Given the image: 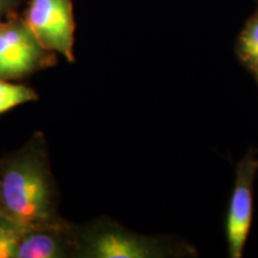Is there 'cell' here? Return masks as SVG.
<instances>
[{
	"mask_svg": "<svg viewBox=\"0 0 258 258\" xmlns=\"http://www.w3.org/2000/svg\"><path fill=\"white\" fill-rule=\"evenodd\" d=\"M24 228L0 213V258H16Z\"/></svg>",
	"mask_w": 258,
	"mask_h": 258,
	"instance_id": "obj_9",
	"label": "cell"
},
{
	"mask_svg": "<svg viewBox=\"0 0 258 258\" xmlns=\"http://www.w3.org/2000/svg\"><path fill=\"white\" fill-rule=\"evenodd\" d=\"M59 205L47 139L36 132L23 147L0 158V213L29 230L64 221Z\"/></svg>",
	"mask_w": 258,
	"mask_h": 258,
	"instance_id": "obj_1",
	"label": "cell"
},
{
	"mask_svg": "<svg viewBox=\"0 0 258 258\" xmlns=\"http://www.w3.org/2000/svg\"><path fill=\"white\" fill-rule=\"evenodd\" d=\"M19 0H0V22L11 12L16 11Z\"/></svg>",
	"mask_w": 258,
	"mask_h": 258,
	"instance_id": "obj_10",
	"label": "cell"
},
{
	"mask_svg": "<svg viewBox=\"0 0 258 258\" xmlns=\"http://www.w3.org/2000/svg\"><path fill=\"white\" fill-rule=\"evenodd\" d=\"M0 211H2V206H0Z\"/></svg>",
	"mask_w": 258,
	"mask_h": 258,
	"instance_id": "obj_11",
	"label": "cell"
},
{
	"mask_svg": "<svg viewBox=\"0 0 258 258\" xmlns=\"http://www.w3.org/2000/svg\"><path fill=\"white\" fill-rule=\"evenodd\" d=\"M37 99L38 95L31 88L0 79V115L12 110L16 106Z\"/></svg>",
	"mask_w": 258,
	"mask_h": 258,
	"instance_id": "obj_8",
	"label": "cell"
},
{
	"mask_svg": "<svg viewBox=\"0 0 258 258\" xmlns=\"http://www.w3.org/2000/svg\"><path fill=\"white\" fill-rule=\"evenodd\" d=\"M258 172V158L252 151L241 159L235 170V180L226 217L228 256L241 258L252 224L253 185Z\"/></svg>",
	"mask_w": 258,
	"mask_h": 258,
	"instance_id": "obj_5",
	"label": "cell"
},
{
	"mask_svg": "<svg viewBox=\"0 0 258 258\" xmlns=\"http://www.w3.org/2000/svg\"><path fill=\"white\" fill-rule=\"evenodd\" d=\"M194 253L186 244L135 233L106 219L78 226L77 258H164Z\"/></svg>",
	"mask_w": 258,
	"mask_h": 258,
	"instance_id": "obj_2",
	"label": "cell"
},
{
	"mask_svg": "<svg viewBox=\"0 0 258 258\" xmlns=\"http://www.w3.org/2000/svg\"><path fill=\"white\" fill-rule=\"evenodd\" d=\"M74 0H29L24 21L46 49L74 62Z\"/></svg>",
	"mask_w": 258,
	"mask_h": 258,
	"instance_id": "obj_4",
	"label": "cell"
},
{
	"mask_svg": "<svg viewBox=\"0 0 258 258\" xmlns=\"http://www.w3.org/2000/svg\"><path fill=\"white\" fill-rule=\"evenodd\" d=\"M77 249L78 226L64 220L25 230L16 258H77Z\"/></svg>",
	"mask_w": 258,
	"mask_h": 258,
	"instance_id": "obj_6",
	"label": "cell"
},
{
	"mask_svg": "<svg viewBox=\"0 0 258 258\" xmlns=\"http://www.w3.org/2000/svg\"><path fill=\"white\" fill-rule=\"evenodd\" d=\"M56 63V53L42 46L16 11L0 22V79H23Z\"/></svg>",
	"mask_w": 258,
	"mask_h": 258,
	"instance_id": "obj_3",
	"label": "cell"
},
{
	"mask_svg": "<svg viewBox=\"0 0 258 258\" xmlns=\"http://www.w3.org/2000/svg\"><path fill=\"white\" fill-rule=\"evenodd\" d=\"M237 54L240 62L258 82V12L249 19L241 30L238 38Z\"/></svg>",
	"mask_w": 258,
	"mask_h": 258,
	"instance_id": "obj_7",
	"label": "cell"
}]
</instances>
